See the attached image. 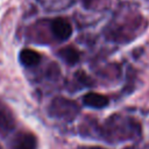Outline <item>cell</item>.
Listing matches in <instances>:
<instances>
[{"instance_id": "cell-1", "label": "cell", "mask_w": 149, "mask_h": 149, "mask_svg": "<svg viewBox=\"0 0 149 149\" xmlns=\"http://www.w3.org/2000/svg\"><path fill=\"white\" fill-rule=\"evenodd\" d=\"M97 136L109 143L133 141L141 136V125L129 116L112 115L97 128Z\"/></svg>"}, {"instance_id": "cell-2", "label": "cell", "mask_w": 149, "mask_h": 149, "mask_svg": "<svg viewBox=\"0 0 149 149\" xmlns=\"http://www.w3.org/2000/svg\"><path fill=\"white\" fill-rule=\"evenodd\" d=\"M79 106L76 101L70 100L64 97H56L51 100L48 112L50 116L58 119L61 121L71 122L79 114Z\"/></svg>"}, {"instance_id": "cell-3", "label": "cell", "mask_w": 149, "mask_h": 149, "mask_svg": "<svg viewBox=\"0 0 149 149\" xmlns=\"http://www.w3.org/2000/svg\"><path fill=\"white\" fill-rule=\"evenodd\" d=\"M15 128V118L12 111L0 101V135L7 136Z\"/></svg>"}, {"instance_id": "cell-4", "label": "cell", "mask_w": 149, "mask_h": 149, "mask_svg": "<svg viewBox=\"0 0 149 149\" xmlns=\"http://www.w3.org/2000/svg\"><path fill=\"white\" fill-rule=\"evenodd\" d=\"M13 149H37V139L33 133L20 132L12 140Z\"/></svg>"}, {"instance_id": "cell-5", "label": "cell", "mask_w": 149, "mask_h": 149, "mask_svg": "<svg viewBox=\"0 0 149 149\" xmlns=\"http://www.w3.org/2000/svg\"><path fill=\"white\" fill-rule=\"evenodd\" d=\"M51 31L57 40L66 41L72 35V27L65 19L57 17L51 22Z\"/></svg>"}, {"instance_id": "cell-6", "label": "cell", "mask_w": 149, "mask_h": 149, "mask_svg": "<svg viewBox=\"0 0 149 149\" xmlns=\"http://www.w3.org/2000/svg\"><path fill=\"white\" fill-rule=\"evenodd\" d=\"M108 102L109 100L106 95L95 92H88L83 97V104L91 108H104L108 105Z\"/></svg>"}, {"instance_id": "cell-7", "label": "cell", "mask_w": 149, "mask_h": 149, "mask_svg": "<svg viewBox=\"0 0 149 149\" xmlns=\"http://www.w3.org/2000/svg\"><path fill=\"white\" fill-rule=\"evenodd\" d=\"M19 59L21 62V64H23L24 66L29 68V66H34L36 64L40 63L41 61V55L38 52H36L35 50L31 49H23L20 51L19 55Z\"/></svg>"}, {"instance_id": "cell-8", "label": "cell", "mask_w": 149, "mask_h": 149, "mask_svg": "<svg viewBox=\"0 0 149 149\" xmlns=\"http://www.w3.org/2000/svg\"><path fill=\"white\" fill-rule=\"evenodd\" d=\"M59 56L65 63H68L70 65H73L79 61V52L73 47H65V48L61 49Z\"/></svg>"}, {"instance_id": "cell-9", "label": "cell", "mask_w": 149, "mask_h": 149, "mask_svg": "<svg viewBox=\"0 0 149 149\" xmlns=\"http://www.w3.org/2000/svg\"><path fill=\"white\" fill-rule=\"evenodd\" d=\"M78 149H104V148L97 146H84V147H79Z\"/></svg>"}, {"instance_id": "cell-10", "label": "cell", "mask_w": 149, "mask_h": 149, "mask_svg": "<svg viewBox=\"0 0 149 149\" xmlns=\"http://www.w3.org/2000/svg\"><path fill=\"white\" fill-rule=\"evenodd\" d=\"M83 1H84L85 3H91V2L93 1V0H83Z\"/></svg>"}, {"instance_id": "cell-11", "label": "cell", "mask_w": 149, "mask_h": 149, "mask_svg": "<svg viewBox=\"0 0 149 149\" xmlns=\"http://www.w3.org/2000/svg\"><path fill=\"white\" fill-rule=\"evenodd\" d=\"M125 149H132V148H125Z\"/></svg>"}, {"instance_id": "cell-12", "label": "cell", "mask_w": 149, "mask_h": 149, "mask_svg": "<svg viewBox=\"0 0 149 149\" xmlns=\"http://www.w3.org/2000/svg\"><path fill=\"white\" fill-rule=\"evenodd\" d=\"M0 149H2V148H1V147H0Z\"/></svg>"}]
</instances>
